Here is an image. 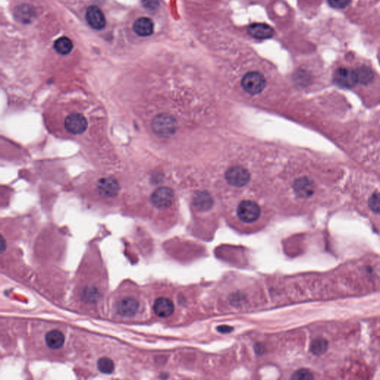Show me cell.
<instances>
[{
	"mask_svg": "<svg viewBox=\"0 0 380 380\" xmlns=\"http://www.w3.org/2000/svg\"><path fill=\"white\" fill-rule=\"evenodd\" d=\"M242 85L245 91L252 95L259 94L265 88L266 80L262 74L251 72L242 78Z\"/></svg>",
	"mask_w": 380,
	"mask_h": 380,
	"instance_id": "cell-2",
	"label": "cell"
},
{
	"mask_svg": "<svg viewBox=\"0 0 380 380\" xmlns=\"http://www.w3.org/2000/svg\"><path fill=\"white\" fill-rule=\"evenodd\" d=\"M350 0H328L330 6L336 9H343L350 3Z\"/></svg>",
	"mask_w": 380,
	"mask_h": 380,
	"instance_id": "cell-24",
	"label": "cell"
},
{
	"mask_svg": "<svg viewBox=\"0 0 380 380\" xmlns=\"http://www.w3.org/2000/svg\"><path fill=\"white\" fill-rule=\"evenodd\" d=\"M64 126L68 132L73 134H81L86 131L88 121L82 114L72 113L66 117Z\"/></svg>",
	"mask_w": 380,
	"mask_h": 380,
	"instance_id": "cell-6",
	"label": "cell"
},
{
	"mask_svg": "<svg viewBox=\"0 0 380 380\" xmlns=\"http://www.w3.org/2000/svg\"><path fill=\"white\" fill-rule=\"evenodd\" d=\"M5 246H6V244H5V240H4V238L2 237V240H1V251H2V253H3L5 249H6Z\"/></svg>",
	"mask_w": 380,
	"mask_h": 380,
	"instance_id": "cell-27",
	"label": "cell"
},
{
	"mask_svg": "<svg viewBox=\"0 0 380 380\" xmlns=\"http://www.w3.org/2000/svg\"><path fill=\"white\" fill-rule=\"evenodd\" d=\"M334 81L338 86L351 88L358 84L356 70L341 67L337 69L334 75Z\"/></svg>",
	"mask_w": 380,
	"mask_h": 380,
	"instance_id": "cell-7",
	"label": "cell"
},
{
	"mask_svg": "<svg viewBox=\"0 0 380 380\" xmlns=\"http://www.w3.org/2000/svg\"><path fill=\"white\" fill-rule=\"evenodd\" d=\"M292 379L296 380H313V375L308 370L300 369L293 375Z\"/></svg>",
	"mask_w": 380,
	"mask_h": 380,
	"instance_id": "cell-23",
	"label": "cell"
},
{
	"mask_svg": "<svg viewBox=\"0 0 380 380\" xmlns=\"http://www.w3.org/2000/svg\"><path fill=\"white\" fill-rule=\"evenodd\" d=\"M54 48L59 54L66 55L72 51L73 43L69 38L63 37L55 41Z\"/></svg>",
	"mask_w": 380,
	"mask_h": 380,
	"instance_id": "cell-19",
	"label": "cell"
},
{
	"mask_svg": "<svg viewBox=\"0 0 380 380\" xmlns=\"http://www.w3.org/2000/svg\"><path fill=\"white\" fill-rule=\"evenodd\" d=\"M96 189L100 197L112 199L119 193L120 185L118 180L114 177H105L98 180Z\"/></svg>",
	"mask_w": 380,
	"mask_h": 380,
	"instance_id": "cell-5",
	"label": "cell"
},
{
	"mask_svg": "<svg viewBox=\"0 0 380 380\" xmlns=\"http://www.w3.org/2000/svg\"><path fill=\"white\" fill-rule=\"evenodd\" d=\"M176 121L171 115L161 114L152 120V129L156 135L160 137H169L176 131Z\"/></svg>",
	"mask_w": 380,
	"mask_h": 380,
	"instance_id": "cell-1",
	"label": "cell"
},
{
	"mask_svg": "<svg viewBox=\"0 0 380 380\" xmlns=\"http://www.w3.org/2000/svg\"><path fill=\"white\" fill-rule=\"evenodd\" d=\"M45 341L49 348L59 349L64 344L65 336L58 330H52L45 334Z\"/></svg>",
	"mask_w": 380,
	"mask_h": 380,
	"instance_id": "cell-15",
	"label": "cell"
},
{
	"mask_svg": "<svg viewBox=\"0 0 380 380\" xmlns=\"http://www.w3.org/2000/svg\"><path fill=\"white\" fill-rule=\"evenodd\" d=\"M368 207L370 210L377 214H380V193H373L368 199Z\"/></svg>",
	"mask_w": 380,
	"mask_h": 380,
	"instance_id": "cell-22",
	"label": "cell"
},
{
	"mask_svg": "<svg viewBox=\"0 0 380 380\" xmlns=\"http://www.w3.org/2000/svg\"><path fill=\"white\" fill-rule=\"evenodd\" d=\"M355 70L357 75L358 84L368 85L374 80V75L372 70L367 66H361Z\"/></svg>",
	"mask_w": 380,
	"mask_h": 380,
	"instance_id": "cell-18",
	"label": "cell"
},
{
	"mask_svg": "<svg viewBox=\"0 0 380 380\" xmlns=\"http://www.w3.org/2000/svg\"><path fill=\"white\" fill-rule=\"evenodd\" d=\"M174 310V304L169 298L161 297V298H157L154 303V312L159 317H169L172 314Z\"/></svg>",
	"mask_w": 380,
	"mask_h": 380,
	"instance_id": "cell-13",
	"label": "cell"
},
{
	"mask_svg": "<svg viewBox=\"0 0 380 380\" xmlns=\"http://www.w3.org/2000/svg\"><path fill=\"white\" fill-rule=\"evenodd\" d=\"M133 29L140 37H149L154 32L153 22L147 17H141L136 20Z\"/></svg>",
	"mask_w": 380,
	"mask_h": 380,
	"instance_id": "cell-14",
	"label": "cell"
},
{
	"mask_svg": "<svg viewBox=\"0 0 380 380\" xmlns=\"http://www.w3.org/2000/svg\"><path fill=\"white\" fill-rule=\"evenodd\" d=\"M140 307V302L133 297H127L118 301L116 311L123 317L131 318L135 316Z\"/></svg>",
	"mask_w": 380,
	"mask_h": 380,
	"instance_id": "cell-9",
	"label": "cell"
},
{
	"mask_svg": "<svg viewBox=\"0 0 380 380\" xmlns=\"http://www.w3.org/2000/svg\"><path fill=\"white\" fill-rule=\"evenodd\" d=\"M233 330V328L227 326V325H223V326H219L218 328V331L220 333H222V334H228V333L231 332Z\"/></svg>",
	"mask_w": 380,
	"mask_h": 380,
	"instance_id": "cell-26",
	"label": "cell"
},
{
	"mask_svg": "<svg viewBox=\"0 0 380 380\" xmlns=\"http://www.w3.org/2000/svg\"><path fill=\"white\" fill-rule=\"evenodd\" d=\"M143 7L148 10H155L159 6L160 0H142Z\"/></svg>",
	"mask_w": 380,
	"mask_h": 380,
	"instance_id": "cell-25",
	"label": "cell"
},
{
	"mask_svg": "<svg viewBox=\"0 0 380 380\" xmlns=\"http://www.w3.org/2000/svg\"><path fill=\"white\" fill-rule=\"evenodd\" d=\"M15 16L18 21L26 24L34 21L36 14L33 7L29 5H22L16 9Z\"/></svg>",
	"mask_w": 380,
	"mask_h": 380,
	"instance_id": "cell-16",
	"label": "cell"
},
{
	"mask_svg": "<svg viewBox=\"0 0 380 380\" xmlns=\"http://www.w3.org/2000/svg\"><path fill=\"white\" fill-rule=\"evenodd\" d=\"M174 192L172 189L166 186L158 188L152 193L151 202L158 209L169 208L174 201Z\"/></svg>",
	"mask_w": 380,
	"mask_h": 380,
	"instance_id": "cell-4",
	"label": "cell"
},
{
	"mask_svg": "<svg viewBox=\"0 0 380 380\" xmlns=\"http://www.w3.org/2000/svg\"><path fill=\"white\" fill-rule=\"evenodd\" d=\"M250 178L251 174L248 170L240 166L231 167L226 172V179L228 183L237 187L246 185Z\"/></svg>",
	"mask_w": 380,
	"mask_h": 380,
	"instance_id": "cell-8",
	"label": "cell"
},
{
	"mask_svg": "<svg viewBox=\"0 0 380 380\" xmlns=\"http://www.w3.org/2000/svg\"><path fill=\"white\" fill-rule=\"evenodd\" d=\"M261 210L255 202L251 201H244L237 210L239 218L244 222L252 223L256 221L260 216Z\"/></svg>",
	"mask_w": 380,
	"mask_h": 380,
	"instance_id": "cell-3",
	"label": "cell"
},
{
	"mask_svg": "<svg viewBox=\"0 0 380 380\" xmlns=\"http://www.w3.org/2000/svg\"><path fill=\"white\" fill-rule=\"evenodd\" d=\"M97 368L100 372L105 374H111L115 370V364L112 359L109 358H100L97 361Z\"/></svg>",
	"mask_w": 380,
	"mask_h": 380,
	"instance_id": "cell-21",
	"label": "cell"
},
{
	"mask_svg": "<svg viewBox=\"0 0 380 380\" xmlns=\"http://www.w3.org/2000/svg\"><path fill=\"white\" fill-rule=\"evenodd\" d=\"M85 19L88 25L96 30H101L106 26V18L103 11L94 5L88 7L85 14Z\"/></svg>",
	"mask_w": 380,
	"mask_h": 380,
	"instance_id": "cell-10",
	"label": "cell"
},
{
	"mask_svg": "<svg viewBox=\"0 0 380 380\" xmlns=\"http://www.w3.org/2000/svg\"><path fill=\"white\" fill-rule=\"evenodd\" d=\"M294 187L295 193L300 198L306 199L310 197L314 193V183L307 177H300L296 180Z\"/></svg>",
	"mask_w": 380,
	"mask_h": 380,
	"instance_id": "cell-12",
	"label": "cell"
},
{
	"mask_svg": "<svg viewBox=\"0 0 380 380\" xmlns=\"http://www.w3.org/2000/svg\"><path fill=\"white\" fill-rule=\"evenodd\" d=\"M195 207L199 211H208L212 205V199L209 193L200 192L193 199Z\"/></svg>",
	"mask_w": 380,
	"mask_h": 380,
	"instance_id": "cell-17",
	"label": "cell"
},
{
	"mask_svg": "<svg viewBox=\"0 0 380 380\" xmlns=\"http://www.w3.org/2000/svg\"><path fill=\"white\" fill-rule=\"evenodd\" d=\"M328 348V342L323 338H317L312 341L310 344V351L314 355L323 354Z\"/></svg>",
	"mask_w": 380,
	"mask_h": 380,
	"instance_id": "cell-20",
	"label": "cell"
},
{
	"mask_svg": "<svg viewBox=\"0 0 380 380\" xmlns=\"http://www.w3.org/2000/svg\"><path fill=\"white\" fill-rule=\"evenodd\" d=\"M250 36L257 40L270 39L274 35V29L265 23H253L248 28Z\"/></svg>",
	"mask_w": 380,
	"mask_h": 380,
	"instance_id": "cell-11",
	"label": "cell"
}]
</instances>
